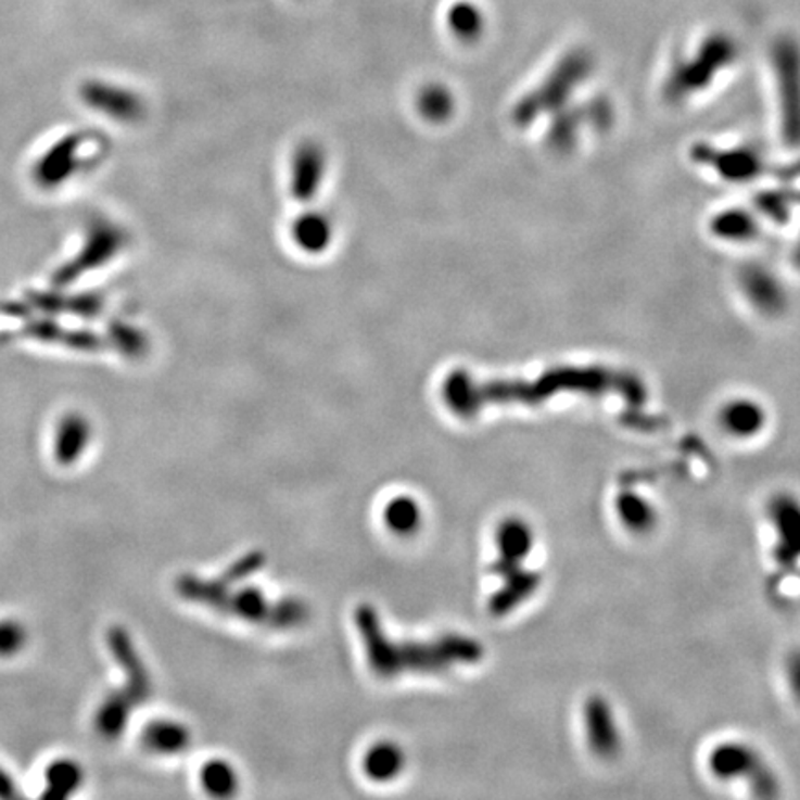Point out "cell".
I'll use <instances>...</instances> for the list:
<instances>
[{
	"mask_svg": "<svg viewBox=\"0 0 800 800\" xmlns=\"http://www.w3.org/2000/svg\"><path fill=\"white\" fill-rule=\"evenodd\" d=\"M495 543H497L498 556L493 563V573L498 574L500 579H506L510 574L524 571V560L532 555V548H534V532L526 521L519 517L505 519L497 526Z\"/></svg>",
	"mask_w": 800,
	"mask_h": 800,
	"instance_id": "5b68a950",
	"label": "cell"
},
{
	"mask_svg": "<svg viewBox=\"0 0 800 800\" xmlns=\"http://www.w3.org/2000/svg\"><path fill=\"white\" fill-rule=\"evenodd\" d=\"M723 427L728 430L732 435L737 437H750L758 434L762 430L765 422V414L758 404L741 401V403H732L725 406V410L721 414Z\"/></svg>",
	"mask_w": 800,
	"mask_h": 800,
	"instance_id": "9a60e30c",
	"label": "cell"
},
{
	"mask_svg": "<svg viewBox=\"0 0 800 800\" xmlns=\"http://www.w3.org/2000/svg\"><path fill=\"white\" fill-rule=\"evenodd\" d=\"M91 440V424L80 414H69L58 424L54 458L60 466H75Z\"/></svg>",
	"mask_w": 800,
	"mask_h": 800,
	"instance_id": "9c48e42d",
	"label": "cell"
},
{
	"mask_svg": "<svg viewBox=\"0 0 800 800\" xmlns=\"http://www.w3.org/2000/svg\"><path fill=\"white\" fill-rule=\"evenodd\" d=\"M482 13L479 8L471 4V2H456L450 10H448V25L453 28V33L456 36H460L461 39H473L482 33Z\"/></svg>",
	"mask_w": 800,
	"mask_h": 800,
	"instance_id": "e0dca14e",
	"label": "cell"
},
{
	"mask_svg": "<svg viewBox=\"0 0 800 800\" xmlns=\"http://www.w3.org/2000/svg\"><path fill=\"white\" fill-rule=\"evenodd\" d=\"M771 516L778 532L776 555L791 566L800 558V503L791 495H780L771 503Z\"/></svg>",
	"mask_w": 800,
	"mask_h": 800,
	"instance_id": "52a82bcc",
	"label": "cell"
},
{
	"mask_svg": "<svg viewBox=\"0 0 800 800\" xmlns=\"http://www.w3.org/2000/svg\"><path fill=\"white\" fill-rule=\"evenodd\" d=\"M26 631L20 621H0V658H12L25 649Z\"/></svg>",
	"mask_w": 800,
	"mask_h": 800,
	"instance_id": "ac0fdd59",
	"label": "cell"
},
{
	"mask_svg": "<svg viewBox=\"0 0 800 800\" xmlns=\"http://www.w3.org/2000/svg\"><path fill=\"white\" fill-rule=\"evenodd\" d=\"M710 769L713 775L723 780L745 778V780L757 784L754 788L758 786L763 788V795L775 793V778L763 765L762 758L758 757V752L750 749L749 745H719L718 749L710 754Z\"/></svg>",
	"mask_w": 800,
	"mask_h": 800,
	"instance_id": "277c9868",
	"label": "cell"
},
{
	"mask_svg": "<svg viewBox=\"0 0 800 800\" xmlns=\"http://www.w3.org/2000/svg\"><path fill=\"white\" fill-rule=\"evenodd\" d=\"M584 728H586L587 745L595 752V757H618L621 750V732H619L615 713L610 702L602 697H592L584 708Z\"/></svg>",
	"mask_w": 800,
	"mask_h": 800,
	"instance_id": "8992f818",
	"label": "cell"
},
{
	"mask_svg": "<svg viewBox=\"0 0 800 800\" xmlns=\"http://www.w3.org/2000/svg\"><path fill=\"white\" fill-rule=\"evenodd\" d=\"M84 782V771L75 760H56L52 762L47 771H45V789L43 799L47 800H64L71 795L76 793Z\"/></svg>",
	"mask_w": 800,
	"mask_h": 800,
	"instance_id": "7c38bea8",
	"label": "cell"
},
{
	"mask_svg": "<svg viewBox=\"0 0 800 800\" xmlns=\"http://www.w3.org/2000/svg\"><path fill=\"white\" fill-rule=\"evenodd\" d=\"M107 647L114 656L115 662L125 674V686L120 687V694L125 695L132 704H143L151 699L152 676L143 658L139 655L138 647L132 636L123 626H114L107 631Z\"/></svg>",
	"mask_w": 800,
	"mask_h": 800,
	"instance_id": "3957f363",
	"label": "cell"
},
{
	"mask_svg": "<svg viewBox=\"0 0 800 800\" xmlns=\"http://www.w3.org/2000/svg\"><path fill=\"white\" fill-rule=\"evenodd\" d=\"M264 566V553L251 550L233 561L217 579L204 580L195 574H183L177 580V593L188 602L208 606L209 610L249 624L290 631L306 623L309 608L303 600L295 597L272 600L259 587L243 584Z\"/></svg>",
	"mask_w": 800,
	"mask_h": 800,
	"instance_id": "6da1fadb",
	"label": "cell"
},
{
	"mask_svg": "<svg viewBox=\"0 0 800 800\" xmlns=\"http://www.w3.org/2000/svg\"><path fill=\"white\" fill-rule=\"evenodd\" d=\"M354 624L366 647L367 662L380 678L403 674L447 673L456 665H471L482 660L484 649L477 639L458 634L440 636L432 642L393 639L384 631L374 606L361 605L354 611Z\"/></svg>",
	"mask_w": 800,
	"mask_h": 800,
	"instance_id": "7a4b0ae2",
	"label": "cell"
},
{
	"mask_svg": "<svg viewBox=\"0 0 800 800\" xmlns=\"http://www.w3.org/2000/svg\"><path fill=\"white\" fill-rule=\"evenodd\" d=\"M786 673H788L789 687L793 691L795 699L800 702V650L789 656Z\"/></svg>",
	"mask_w": 800,
	"mask_h": 800,
	"instance_id": "d6986e66",
	"label": "cell"
},
{
	"mask_svg": "<svg viewBox=\"0 0 800 800\" xmlns=\"http://www.w3.org/2000/svg\"><path fill=\"white\" fill-rule=\"evenodd\" d=\"M141 745L156 757H177L190 747L191 732L178 721L156 719L141 732Z\"/></svg>",
	"mask_w": 800,
	"mask_h": 800,
	"instance_id": "ba28073f",
	"label": "cell"
},
{
	"mask_svg": "<svg viewBox=\"0 0 800 800\" xmlns=\"http://www.w3.org/2000/svg\"><path fill=\"white\" fill-rule=\"evenodd\" d=\"M615 510L619 521L637 534H647L658 521L655 506L636 493H621L615 500Z\"/></svg>",
	"mask_w": 800,
	"mask_h": 800,
	"instance_id": "5bb4252c",
	"label": "cell"
},
{
	"mask_svg": "<svg viewBox=\"0 0 800 800\" xmlns=\"http://www.w3.org/2000/svg\"><path fill=\"white\" fill-rule=\"evenodd\" d=\"M384 523L395 536H414L422 523L421 506L408 495L391 498L385 506Z\"/></svg>",
	"mask_w": 800,
	"mask_h": 800,
	"instance_id": "4fadbf2b",
	"label": "cell"
},
{
	"mask_svg": "<svg viewBox=\"0 0 800 800\" xmlns=\"http://www.w3.org/2000/svg\"><path fill=\"white\" fill-rule=\"evenodd\" d=\"M15 797H20L15 782L4 769L0 767V799H15Z\"/></svg>",
	"mask_w": 800,
	"mask_h": 800,
	"instance_id": "ffe728a7",
	"label": "cell"
},
{
	"mask_svg": "<svg viewBox=\"0 0 800 800\" xmlns=\"http://www.w3.org/2000/svg\"><path fill=\"white\" fill-rule=\"evenodd\" d=\"M406 757L404 750L393 741L372 745L364 757V771L374 782L395 780L404 771Z\"/></svg>",
	"mask_w": 800,
	"mask_h": 800,
	"instance_id": "8fae6325",
	"label": "cell"
},
{
	"mask_svg": "<svg viewBox=\"0 0 800 800\" xmlns=\"http://www.w3.org/2000/svg\"><path fill=\"white\" fill-rule=\"evenodd\" d=\"M134 710H136V706L125 695L120 694L119 689L107 694L102 700V704L99 706V710H97V732L107 741H114L127 731L128 721H130Z\"/></svg>",
	"mask_w": 800,
	"mask_h": 800,
	"instance_id": "30bf717a",
	"label": "cell"
},
{
	"mask_svg": "<svg viewBox=\"0 0 800 800\" xmlns=\"http://www.w3.org/2000/svg\"><path fill=\"white\" fill-rule=\"evenodd\" d=\"M202 788L212 797H232L240 788V776L236 769L225 760L204 763L201 771Z\"/></svg>",
	"mask_w": 800,
	"mask_h": 800,
	"instance_id": "2e32d148",
	"label": "cell"
}]
</instances>
